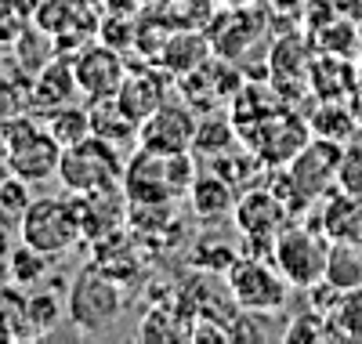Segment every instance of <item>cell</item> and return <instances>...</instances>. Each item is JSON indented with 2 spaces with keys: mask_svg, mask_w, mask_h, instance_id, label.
I'll return each mask as SVG.
<instances>
[{
  "mask_svg": "<svg viewBox=\"0 0 362 344\" xmlns=\"http://www.w3.org/2000/svg\"><path fill=\"white\" fill-rule=\"evenodd\" d=\"M326 283H334L337 290L362 287V236H355V239H329Z\"/></svg>",
  "mask_w": 362,
  "mask_h": 344,
  "instance_id": "obj_17",
  "label": "cell"
},
{
  "mask_svg": "<svg viewBox=\"0 0 362 344\" xmlns=\"http://www.w3.org/2000/svg\"><path fill=\"white\" fill-rule=\"evenodd\" d=\"M322 337H329V323L319 316V311H300V316H293L290 323H286V330H283V340L286 344H297V340H322Z\"/></svg>",
  "mask_w": 362,
  "mask_h": 344,
  "instance_id": "obj_28",
  "label": "cell"
},
{
  "mask_svg": "<svg viewBox=\"0 0 362 344\" xmlns=\"http://www.w3.org/2000/svg\"><path fill=\"white\" fill-rule=\"evenodd\" d=\"M196 116L192 109L177 105V102H163L153 116L141 123L138 142L145 149H156V152H192L196 142Z\"/></svg>",
  "mask_w": 362,
  "mask_h": 344,
  "instance_id": "obj_11",
  "label": "cell"
},
{
  "mask_svg": "<svg viewBox=\"0 0 362 344\" xmlns=\"http://www.w3.org/2000/svg\"><path fill=\"white\" fill-rule=\"evenodd\" d=\"M25 105H33L29 102V91H15L8 80H0V123L18 120Z\"/></svg>",
  "mask_w": 362,
  "mask_h": 344,
  "instance_id": "obj_29",
  "label": "cell"
},
{
  "mask_svg": "<svg viewBox=\"0 0 362 344\" xmlns=\"http://www.w3.org/2000/svg\"><path fill=\"white\" fill-rule=\"evenodd\" d=\"M124 160H119L116 145L102 142L98 134H87L76 145L62 149V164H58V178L73 196H87V193H102L112 185L124 181Z\"/></svg>",
  "mask_w": 362,
  "mask_h": 344,
  "instance_id": "obj_5",
  "label": "cell"
},
{
  "mask_svg": "<svg viewBox=\"0 0 362 344\" xmlns=\"http://www.w3.org/2000/svg\"><path fill=\"white\" fill-rule=\"evenodd\" d=\"M351 109H355V116H358V123H362V76L355 80V91H351Z\"/></svg>",
  "mask_w": 362,
  "mask_h": 344,
  "instance_id": "obj_32",
  "label": "cell"
},
{
  "mask_svg": "<svg viewBox=\"0 0 362 344\" xmlns=\"http://www.w3.org/2000/svg\"><path fill=\"white\" fill-rule=\"evenodd\" d=\"M76 91H80V87H76V73H73V66H66V62H54V66H47V69L37 73V87L29 91V102H33L37 109L44 105L47 116H51L54 109L69 105Z\"/></svg>",
  "mask_w": 362,
  "mask_h": 344,
  "instance_id": "obj_16",
  "label": "cell"
},
{
  "mask_svg": "<svg viewBox=\"0 0 362 344\" xmlns=\"http://www.w3.org/2000/svg\"><path fill=\"white\" fill-rule=\"evenodd\" d=\"M29 203H33V196H29V181H22V178H15L8 171L4 178H0V217H8L11 225H18Z\"/></svg>",
  "mask_w": 362,
  "mask_h": 344,
  "instance_id": "obj_27",
  "label": "cell"
},
{
  "mask_svg": "<svg viewBox=\"0 0 362 344\" xmlns=\"http://www.w3.org/2000/svg\"><path fill=\"white\" fill-rule=\"evenodd\" d=\"M124 308H127L124 283L105 268H98L95 261L83 265L66 287V319L87 337L112 330L116 319L124 316Z\"/></svg>",
  "mask_w": 362,
  "mask_h": 344,
  "instance_id": "obj_1",
  "label": "cell"
},
{
  "mask_svg": "<svg viewBox=\"0 0 362 344\" xmlns=\"http://www.w3.org/2000/svg\"><path fill=\"white\" fill-rule=\"evenodd\" d=\"M329 337H355V340H362V287L341 294L337 316L329 319Z\"/></svg>",
  "mask_w": 362,
  "mask_h": 344,
  "instance_id": "obj_25",
  "label": "cell"
},
{
  "mask_svg": "<svg viewBox=\"0 0 362 344\" xmlns=\"http://www.w3.org/2000/svg\"><path fill=\"white\" fill-rule=\"evenodd\" d=\"M66 319V304L54 290H37L25 297V326L29 337H47L58 330V323Z\"/></svg>",
  "mask_w": 362,
  "mask_h": 344,
  "instance_id": "obj_19",
  "label": "cell"
},
{
  "mask_svg": "<svg viewBox=\"0 0 362 344\" xmlns=\"http://www.w3.org/2000/svg\"><path fill=\"white\" fill-rule=\"evenodd\" d=\"M235 229L243 236V254L254 258H272V246H276L279 229L290 222V210L283 207V200L276 193L264 189H250L235 200Z\"/></svg>",
  "mask_w": 362,
  "mask_h": 344,
  "instance_id": "obj_8",
  "label": "cell"
},
{
  "mask_svg": "<svg viewBox=\"0 0 362 344\" xmlns=\"http://www.w3.org/2000/svg\"><path fill=\"white\" fill-rule=\"evenodd\" d=\"M221 4H228V8H247V4H254V0H221Z\"/></svg>",
  "mask_w": 362,
  "mask_h": 344,
  "instance_id": "obj_33",
  "label": "cell"
},
{
  "mask_svg": "<svg viewBox=\"0 0 362 344\" xmlns=\"http://www.w3.org/2000/svg\"><path fill=\"white\" fill-rule=\"evenodd\" d=\"M192 181H196V164L189 152H156L138 145L134 160H127L124 167L127 200H148V203L189 200Z\"/></svg>",
  "mask_w": 362,
  "mask_h": 344,
  "instance_id": "obj_2",
  "label": "cell"
},
{
  "mask_svg": "<svg viewBox=\"0 0 362 344\" xmlns=\"http://www.w3.org/2000/svg\"><path fill=\"white\" fill-rule=\"evenodd\" d=\"M326 254H329V239L315 225H300L297 217L279 229L276 246H272V265H276L290 287L308 290L326 279Z\"/></svg>",
  "mask_w": 362,
  "mask_h": 344,
  "instance_id": "obj_4",
  "label": "cell"
},
{
  "mask_svg": "<svg viewBox=\"0 0 362 344\" xmlns=\"http://www.w3.org/2000/svg\"><path fill=\"white\" fill-rule=\"evenodd\" d=\"M235 246L232 243H210V239H199L196 246H192V254H189V261L199 268V272H210V275H218V272H225L228 275V268L235 265Z\"/></svg>",
  "mask_w": 362,
  "mask_h": 344,
  "instance_id": "obj_26",
  "label": "cell"
},
{
  "mask_svg": "<svg viewBox=\"0 0 362 344\" xmlns=\"http://www.w3.org/2000/svg\"><path fill=\"white\" fill-rule=\"evenodd\" d=\"M73 73H76L80 95L90 98V102L116 98L119 87H124V80H127L124 58H119L116 47H109V44H90V47H83V51L73 58Z\"/></svg>",
  "mask_w": 362,
  "mask_h": 344,
  "instance_id": "obj_10",
  "label": "cell"
},
{
  "mask_svg": "<svg viewBox=\"0 0 362 344\" xmlns=\"http://www.w3.org/2000/svg\"><path fill=\"white\" fill-rule=\"evenodd\" d=\"M138 123L119 109L116 98H105V102H95V109H90V134H98L102 142L109 145H131L138 138Z\"/></svg>",
  "mask_w": 362,
  "mask_h": 344,
  "instance_id": "obj_18",
  "label": "cell"
},
{
  "mask_svg": "<svg viewBox=\"0 0 362 344\" xmlns=\"http://www.w3.org/2000/svg\"><path fill=\"white\" fill-rule=\"evenodd\" d=\"M119 109H124L138 127L153 116L163 102H167V91H163V80L153 73V69H145V73H134L124 80V87H119V95H116Z\"/></svg>",
  "mask_w": 362,
  "mask_h": 344,
  "instance_id": "obj_14",
  "label": "cell"
},
{
  "mask_svg": "<svg viewBox=\"0 0 362 344\" xmlns=\"http://www.w3.org/2000/svg\"><path fill=\"white\" fill-rule=\"evenodd\" d=\"M312 131L315 138H326V142H337V145H348L358 131V116L355 109H348L344 102H334V105H322L315 116H312Z\"/></svg>",
  "mask_w": 362,
  "mask_h": 344,
  "instance_id": "obj_20",
  "label": "cell"
},
{
  "mask_svg": "<svg viewBox=\"0 0 362 344\" xmlns=\"http://www.w3.org/2000/svg\"><path fill=\"white\" fill-rule=\"evenodd\" d=\"M54 258L40 254V250L33 246H18L11 250V258H8V268H11V283L15 287H47V265Z\"/></svg>",
  "mask_w": 362,
  "mask_h": 344,
  "instance_id": "obj_21",
  "label": "cell"
},
{
  "mask_svg": "<svg viewBox=\"0 0 362 344\" xmlns=\"http://www.w3.org/2000/svg\"><path fill=\"white\" fill-rule=\"evenodd\" d=\"M228 290L239 308L250 311H283L290 301V283L286 275L272 265V258H254L243 254L228 268Z\"/></svg>",
  "mask_w": 362,
  "mask_h": 344,
  "instance_id": "obj_7",
  "label": "cell"
},
{
  "mask_svg": "<svg viewBox=\"0 0 362 344\" xmlns=\"http://www.w3.org/2000/svg\"><path fill=\"white\" fill-rule=\"evenodd\" d=\"M235 123H228V120H203L199 127H196V142H192V152H199V156H221L232 142H235Z\"/></svg>",
  "mask_w": 362,
  "mask_h": 344,
  "instance_id": "obj_24",
  "label": "cell"
},
{
  "mask_svg": "<svg viewBox=\"0 0 362 344\" xmlns=\"http://www.w3.org/2000/svg\"><path fill=\"white\" fill-rule=\"evenodd\" d=\"M15 250V239H11V222L8 217H0V261H8Z\"/></svg>",
  "mask_w": 362,
  "mask_h": 344,
  "instance_id": "obj_30",
  "label": "cell"
},
{
  "mask_svg": "<svg viewBox=\"0 0 362 344\" xmlns=\"http://www.w3.org/2000/svg\"><path fill=\"white\" fill-rule=\"evenodd\" d=\"M268 4L276 8V11H300V8L308 4V0H268Z\"/></svg>",
  "mask_w": 362,
  "mask_h": 344,
  "instance_id": "obj_31",
  "label": "cell"
},
{
  "mask_svg": "<svg viewBox=\"0 0 362 344\" xmlns=\"http://www.w3.org/2000/svg\"><path fill=\"white\" fill-rule=\"evenodd\" d=\"M47 131L66 145H76L90 134V109H80V105H62V109H54L51 113V123H47Z\"/></svg>",
  "mask_w": 362,
  "mask_h": 344,
  "instance_id": "obj_22",
  "label": "cell"
},
{
  "mask_svg": "<svg viewBox=\"0 0 362 344\" xmlns=\"http://www.w3.org/2000/svg\"><path fill=\"white\" fill-rule=\"evenodd\" d=\"M341 160H344V145L326 142V138L308 142V145L290 160V171H286V174H290V181H293L297 196L305 200V207L315 203V200H326L329 193H334L337 174H341Z\"/></svg>",
  "mask_w": 362,
  "mask_h": 344,
  "instance_id": "obj_9",
  "label": "cell"
},
{
  "mask_svg": "<svg viewBox=\"0 0 362 344\" xmlns=\"http://www.w3.org/2000/svg\"><path fill=\"white\" fill-rule=\"evenodd\" d=\"M18 236L25 246L40 250L47 258H62L83 239V229H80V214H76V203L73 200H62V196H44V200H33L25 207L22 222H18Z\"/></svg>",
  "mask_w": 362,
  "mask_h": 344,
  "instance_id": "obj_3",
  "label": "cell"
},
{
  "mask_svg": "<svg viewBox=\"0 0 362 344\" xmlns=\"http://www.w3.org/2000/svg\"><path fill=\"white\" fill-rule=\"evenodd\" d=\"M210 37L199 33V29H177L174 37L163 40L160 47V66L170 73V76H189L196 69H203L210 62Z\"/></svg>",
  "mask_w": 362,
  "mask_h": 344,
  "instance_id": "obj_12",
  "label": "cell"
},
{
  "mask_svg": "<svg viewBox=\"0 0 362 344\" xmlns=\"http://www.w3.org/2000/svg\"><path fill=\"white\" fill-rule=\"evenodd\" d=\"M0 337H29L25 294L15 283H0Z\"/></svg>",
  "mask_w": 362,
  "mask_h": 344,
  "instance_id": "obj_23",
  "label": "cell"
},
{
  "mask_svg": "<svg viewBox=\"0 0 362 344\" xmlns=\"http://www.w3.org/2000/svg\"><path fill=\"white\" fill-rule=\"evenodd\" d=\"M312 225L326 236V239H355L362 236V200L351 193H329L322 210L312 217Z\"/></svg>",
  "mask_w": 362,
  "mask_h": 344,
  "instance_id": "obj_13",
  "label": "cell"
},
{
  "mask_svg": "<svg viewBox=\"0 0 362 344\" xmlns=\"http://www.w3.org/2000/svg\"><path fill=\"white\" fill-rule=\"evenodd\" d=\"M235 185H228L218 171L210 174H196L192 189H189V203H192V214L199 222H214V217H225L235 210Z\"/></svg>",
  "mask_w": 362,
  "mask_h": 344,
  "instance_id": "obj_15",
  "label": "cell"
},
{
  "mask_svg": "<svg viewBox=\"0 0 362 344\" xmlns=\"http://www.w3.org/2000/svg\"><path fill=\"white\" fill-rule=\"evenodd\" d=\"M62 164V142L51 131H40L33 120H11L8 123V152H4V171H11L15 178L40 185L47 178L58 174Z\"/></svg>",
  "mask_w": 362,
  "mask_h": 344,
  "instance_id": "obj_6",
  "label": "cell"
}]
</instances>
